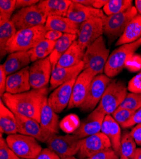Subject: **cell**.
Here are the masks:
<instances>
[{"instance_id": "obj_1", "label": "cell", "mask_w": 141, "mask_h": 159, "mask_svg": "<svg viewBox=\"0 0 141 159\" xmlns=\"http://www.w3.org/2000/svg\"><path fill=\"white\" fill-rule=\"evenodd\" d=\"M48 87L41 89H32L17 94L5 92L2 98L6 107L15 114L34 119L38 122L43 102L48 97Z\"/></svg>"}, {"instance_id": "obj_2", "label": "cell", "mask_w": 141, "mask_h": 159, "mask_svg": "<svg viewBox=\"0 0 141 159\" xmlns=\"http://www.w3.org/2000/svg\"><path fill=\"white\" fill-rule=\"evenodd\" d=\"M46 32L45 25H38L17 31L6 45L7 54L15 52H28L44 39Z\"/></svg>"}, {"instance_id": "obj_3", "label": "cell", "mask_w": 141, "mask_h": 159, "mask_svg": "<svg viewBox=\"0 0 141 159\" xmlns=\"http://www.w3.org/2000/svg\"><path fill=\"white\" fill-rule=\"evenodd\" d=\"M109 56L110 50L101 36L86 48L83 59L84 70H91L96 76L102 74Z\"/></svg>"}, {"instance_id": "obj_4", "label": "cell", "mask_w": 141, "mask_h": 159, "mask_svg": "<svg viewBox=\"0 0 141 159\" xmlns=\"http://www.w3.org/2000/svg\"><path fill=\"white\" fill-rule=\"evenodd\" d=\"M141 46V38L137 41L120 46L112 52L106 64L104 73L111 78L118 75L125 68L127 59Z\"/></svg>"}, {"instance_id": "obj_5", "label": "cell", "mask_w": 141, "mask_h": 159, "mask_svg": "<svg viewBox=\"0 0 141 159\" xmlns=\"http://www.w3.org/2000/svg\"><path fill=\"white\" fill-rule=\"evenodd\" d=\"M6 140L10 148L21 159H33L43 150L38 141L31 136L17 133L7 136Z\"/></svg>"}, {"instance_id": "obj_6", "label": "cell", "mask_w": 141, "mask_h": 159, "mask_svg": "<svg viewBox=\"0 0 141 159\" xmlns=\"http://www.w3.org/2000/svg\"><path fill=\"white\" fill-rule=\"evenodd\" d=\"M127 94V87L123 82L113 80L102 96L97 107L106 115H111L120 107Z\"/></svg>"}, {"instance_id": "obj_7", "label": "cell", "mask_w": 141, "mask_h": 159, "mask_svg": "<svg viewBox=\"0 0 141 159\" xmlns=\"http://www.w3.org/2000/svg\"><path fill=\"white\" fill-rule=\"evenodd\" d=\"M81 143L82 139L73 134L65 136L55 134L50 136L45 143L47 148L53 151L62 159L77 154Z\"/></svg>"}, {"instance_id": "obj_8", "label": "cell", "mask_w": 141, "mask_h": 159, "mask_svg": "<svg viewBox=\"0 0 141 159\" xmlns=\"http://www.w3.org/2000/svg\"><path fill=\"white\" fill-rule=\"evenodd\" d=\"M137 15L138 11L135 7H132L124 12L106 16L103 19L104 33L109 39L120 38L126 25Z\"/></svg>"}, {"instance_id": "obj_9", "label": "cell", "mask_w": 141, "mask_h": 159, "mask_svg": "<svg viewBox=\"0 0 141 159\" xmlns=\"http://www.w3.org/2000/svg\"><path fill=\"white\" fill-rule=\"evenodd\" d=\"M11 20L17 31H20L38 25H45L47 17L36 4L18 10L13 15Z\"/></svg>"}, {"instance_id": "obj_10", "label": "cell", "mask_w": 141, "mask_h": 159, "mask_svg": "<svg viewBox=\"0 0 141 159\" xmlns=\"http://www.w3.org/2000/svg\"><path fill=\"white\" fill-rule=\"evenodd\" d=\"M113 80L106 75L96 76L91 84L86 98L80 106L83 111H93L99 104L102 96Z\"/></svg>"}, {"instance_id": "obj_11", "label": "cell", "mask_w": 141, "mask_h": 159, "mask_svg": "<svg viewBox=\"0 0 141 159\" xmlns=\"http://www.w3.org/2000/svg\"><path fill=\"white\" fill-rule=\"evenodd\" d=\"M53 67L49 57L32 62L29 68V80L32 89H41L48 87L50 82Z\"/></svg>"}, {"instance_id": "obj_12", "label": "cell", "mask_w": 141, "mask_h": 159, "mask_svg": "<svg viewBox=\"0 0 141 159\" xmlns=\"http://www.w3.org/2000/svg\"><path fill=\"white\" fill-rule=\"evenodd\" d=\"M110 148H112V147L109 138L100 132L82 139L77 155L80 159H87L102 150Z\"/></svg>"}, {"instance_id": "obj_13", "label": "cell", "mask_w": 141, "mask_h": 159, "mask_svg": "<svg viewBox=\"0 0 141 159\" xmlns=\"http://www.w3.org/2000/svg\"><path fill=\"white\" fill-rule=\"evenodd\" d=\"M96 75L89 69L84 70L77 78L68 109L79 108L84 101L93 80Z\"/></svg>"}, {"instance_id": "obj_14", "label": "cell", "mask_w": 141, "mask_h": 159, "mask_svg": "<svg viewBox=\"0 0 141 159\" xmlns=\"http://www.w3.org/2000/svg\"><path fill=\"white\" fill-rule=\"evenodd\" d=\"M103 33V19L101 18L92 19L80 25L77 42L81 47L85 50L89 45L102 36Z\"/></svg>"}, {"instance_id": "obj_15", "label": "cell", "mask_w": 141, "mask_h": 159, "mask_svg": "<svg viewBox=\"0 0 141 159\" xmlns=\"http://www.w3.org/2000/svg\"><path fill=\"white\" fill-rule=\"evenodd\" d=\"M105 116V113L97 107L81 122L79 127L73 132V134L82 139L99 133L101 130L102 124Z\"/></svg>"}, {"instance_id": "obj_16", "label": "cell", "mask_w": 141, "mask_h": 159, "mask_svg": "<svg viewBox=\"0 0 141 159\" xmlns=\"http://www.w3.org/2000/svg\"><path fill=\"white\" fill-rule=\"evenodd\" d=\"M76 79L59 86L48 98V104L56 113H60L68 107Z\"/></svg>"}, {"instance_id": "obj_17", "label": "cell", "mask_w": 141, "mask_h": 159, "mask_svg": "<svg viewBox=\"0 0 141 159\" xmlns=\"http://www.w3.org/2000/svg\"><path fill=\"white\" fill-rule=\"evenodd\" d=\"M67 17L73 22L81 25L82 23L90 19L95 18L104 19L106 16L102 10L96 9L91 7H86L72 2Z\"/></svg>"}, {"instance_id": "obj_18", "label": "cell", "mask_w": 141, "mask_h": 159, "mask_svg": "<svg viewBox=\"0 0 141 159\" xmlns=\"http://www.w3.org/2000/svg\"><path fill=\"white\" fill-rule=\"evenodd\" d=\"M15 115L19 134L33 137L37 141L43 143H46L50 137L43 130L39 122L34 119L17 114Z\"/></svg>"}, {"instance_id": "obj_19", "label": "cell", "mask_w": 141, "mask_h": 159, "mask_svg": "<svg viewBox=\"0 0 141 159\" xmlns=\"http://www.w3.org/2000/svg\"><path fill=\"white\" fill-rule=\"evenodd\" d=\"M84 70L83 61L73 67L63 68L56 66L53 69L50 79L49 90H55L59 86L77 78Z\"/></svg>"}, {"instance_id": "obj_20", "label": "cell", "mask_w": 141, "mask_h": 159, "mask_svg": "<svg viewBox=\"0 0 141 159\" xmlns=\"http://www.w3.org/2000/svg\"><path fill=\"white\" fill-rule=\"evenodd\" d=\"M29 68V66H27L7 76L6 92L10 94H17L31 90Z\"/></svg>"}, {"instance_id": "obj_21", "label": "cell", "mask_w": 141, "mask_h": 159, "mask_svg": "<svg viewBox=\"0 0 141 159\" xmlns=\"http://www.w3.org/2000/svg\"><path fill=\"white\" fill-rule=\"evenodd\" d=\"M39 124L46 133L51 136L59 132V116L48 101V97L43 102L40 113Z\"/></svg>"}, {"instance_id": "obj_22", "label": "cell", "mask_w": 141, "mask_h": 159, "mask_svg": "<svg viewBox=\"0 0 141 159\" xmlns=\"http://www.w3.org/2000/svg\"><path fill=\"white\" fill-rule=\"evenodd\" d=\"M45 28L47 31L54 30L63 34L78 35L80 25L73 22L67 17L51 16L47 18Z\"/></svg>"}, {"instance_id": "obj_23", "label": "cell", "mask_w": 141, "mask_h": 159, "mask_svg": "<svg viewBox=\"0 0 141 159\" xmlns=\"http://www.w3.org/2000/svg\"><path fill=\"white\" fill-rule=\"evenodd\" d=\"M71 3L70 0H41L37 6L47 18L51 16L67 17Z\"/></svg>"}, {"instance_id": "obj_24", "label": "cell", "mask_w": 141, "mask_h": 159, "mask_svg": "<svg viewBox=\"0 0 141 159\" xmlns=\"http://www.w3.org/2000/svg\"><path fill=\"white\" fill-rule=\"evenodd\" d=\"M31 62L28 52H15L10 54L2 65L6 75L9 76L29 66Z\"/></svg>"}, {"instance_id": "obj_25", "label": "cell", "mask_w": 141, "mask_h": 159, "mask_svg": "<svg viewBox=\"0 0 141 159\" xmlns=\"http://www.w3.org/2000/svg\"><path fill=\"white\" fill-rule=\"evenodd\" d=\"M85 52V50L81 47L77 40H76L59 59L56 66L69 68L78 65L83 61Z\"/></svg>"}, {"instance_id": "obj_26", "label": "cell", "mask_w": 141, "mask_h": 159, "mask_svg": "<svg viewBox=\"0 0 141 159\" xmlns=\"http://www.w3.org/2000/svg\"><path fill=\"white\" fill-rule=\"evenodd\" d=\"M141 38V16L138 14L126 25L123 34L115 43L121 46L137 41Z\"/></svg>"}, {"instance_id": "obj_27", "label": "cell", "mask_w": 141, "mask_h": 159, "mask_svg": "<svg viewBox=\"0 0 141 159\" xmlns=\"http://www.w3.org/2000/svg\"><path fill=\"white\" fill-rule=\"evenodd\" d=\"M0 129L2 133L8 136L18 133L15 115L4 104L2 99L0 101Z\"/></svg>"}, {"instance_id": "obj_28", "label": "cell", "mask_w": 141, "mask_h": 159, "mask_svg": "<svg viewBox=\"0 0 141 159\" xmlns=\"http://www.w3.org/2000/svg\"><path fill=\"white\" fill-rule=\"evenodd\" d=\"M77 39L78 35L63 34L59 39L55 42L54 50L49 56L53 69L55 68L61 56L65 54L75 41L77 40Z\"/></svg>"}, {"instance_id": "obj_29", "label": "cell", "mask_w": 141, "mask_h": 159, "mask_svg": "<svg viewBox=\"0 0 141 159\" xmlns=\"http://www.w3.org/2000/svg\"><path fill=\"white\" fill-rule=\"evenodd\" d=\"M55 45V42L48 39H43L34 48L28 51L32 62L45 59L53 52Z\"/></svg>"}, {"instance_id": "obj_30", "label": "cell", "mask_w": 141, "mask_h": 159, "mask_svg": "<svg viewBox=\"0 0 141 159\" xmlns=\"http://www.w3.org/2000/svg\"><path fill=\"white\" fill-rule=\"evenodd\" d=\"M17 30L11 20L0 25V55L2 59L7 54L6 48L10 39L17 33Z\"/></svg>"}, {"instance_id": "obj_31", "label": "cell", "mask_w": 141, "mask_h": 159, "mask_svg": "<svg viewBox=\"0 0 141 159\" xmlns=\"http://www.w3.org/2000/svg\"><path fill=\"white\" fill-rule=\"evenodd\" d=\"M132 7V0H110L103 7V11L110 16L124 12Z\"/></svg>"}, {"instance_id": "obj_32", "label": "cell", "mask_w": 141, "mask_h": 159, "mask_svg": "<svg viewBox=\"0 0 141 159\" xmlns=\"http://www.w3.org/2000/svg\"><path fill=\"white\" fill-rule=\"evenodd\" d=\"M136 145L131 132L125 130L121 138V154L130 159H133L137 149Z\"/></svg>"}, {"instance_id": "obj_33", "label": "cell", "mask_w": 141, "mask_h": 159, "mask_svg": "<svg viewBox=\"0 0 141 159\" xmlns=\"http://www.w3.org/2000/svg\"><path fill=\"white\" fill-rule=\"evenodd\" d=\"M108 138L111 141L113 150L118 155H121V129L120 125L113 118Z\"/></svg>"}, {"instance_id": "obj_34", "label": "cell", "mask_w": 141, "mask_h": 159, "mask_svg": "<svg viewBox=\"0 0 141 159\" xmlns=\"http://www.w3.org/2000/svg\"><path fill=\"white\" fill-rule=\"evenodd\" d=\"M16 0L0 1V25L11 20L12 14L15 10Z\"/></svg>"}, {"instance_id": "obj_35", "label": "cell", "mask_w": 141, "mask_h": 159, "mask_svg": "<svg viewBox=\"0 0 141 159\" xmlns=\"http://www.w3.org/2000/svg\"><path fill=\"white\" fill-rule=\"evenodd\" d=\"M141 108V93H128L118 108L137 111Z\"/></svg>"}, {"instance_id": "obj_36", "label": "cell", "mask_w": 141, "mask_h": 159, "mask_svg": "<svg viewBox=\"0 0 141 159\" xmlns=\"http://www.w3.org/2000/svg\"><path fill=\"white\" fill-rule=\"evenodd\" d=\"M136 111L130 110L123 108H118L111 115L113 118L119 125H122L127 121H129L134 115Z\"/></svg>"}, {"instance_id": "obj_37", "label": "cell", "mask_w": 141, "mask_h": 159, "mask_svg": "<svg viewBox=\"0 0 141 159\" xmlns=\"http://www.w3.org/2000/svg\"><path fill=\"white\" fill-rule=\"evenodd\" d=\"M0 159H21L8 146L6 140L0 134Z\"/></svg>"}, {"instance_id": "obj_38", "label": "cell", "mask_w": 141, "mask_h": 159, "mask_svg": "<svg viewBox=\"0 0 141 159\" xmlns=\"http://www.w3.org/2000/svg\"><path fill=\"white\" fill-rule=\"evenodd\" d=\"M125 68L131 72H137L141 70V56L134 54L127 59Z\"/></svg>"}, {"instance_id": "obj_39", "label": "cell", "mask_w": 141, "mask_h": 159, "mask_svg": "<svg viewBox=\"0 0 141 159\" xmlns=\"http://www.w3.org/2000/svg\"><path fill=\"white\" fill-rule=\"evenodd\" d=\"M127 89L133 93H141V71L129 81Z\"/></svg>"}, {"instance_id": "obj_40", "label": "cell", "mask_w": 141, "mask_h": 159, "mask_svg": "<svg viewBox=\"0 0 141 159\" xmlns=\"http://www.w3.org/2000/svg\"><path fill=\"white\" fill-rule=\"evenodd\" d=\"M87 159H120V156L115 153L113 148H110L102 150Z\"/></svg>"}, {"instance_id": "obj_41", "label": "cell", "mask_w": 141, "mask_h": 159, "mask_svg": "<svg viewBox=\"0 0 141 159\" xmlns=\"http://www.w3.org/2000/svg\"><path fill=\"white\" fill-rule=\"evenodd\" d=\"M139 124H141V108L135 112L134 115L129 121H127L121 126L123 129H127Z\"/></svg>"}, {"instance_id": "obj_42", "label": "cell", "mask_w": 141, "mask_h": 159, "mask_svg": "<svg viewBox=\"0 0 141 159\" xmlns=\"http://www.w3.org/2000/svg\"><path fill=\"white\" fill-rule=\"evenodd\" d=\"M33 159H61L60 157L53 151L48 148L43 149L35 158Z\"/></svg>"}, {"instance_id": "obj_43", "label": "cell", "mask_w": 141, "mask_h": 159, "mask_svg": "<svg viewBox=\"0 0 141 159\" xmlns=\"http://www.w3.org/2000/svg\"><path fill=\"white\" fill-rule=\"evenodd\" d=\"M7 76H8L4 71L2 65L1 64V66H0V95H1V98L3 97L6 92Z\"/></svg>"}, {"instance_id": "obj_44", "label": "cell", "mask_w": 141, "mask_h": 159, "mask_svg": "<svg viewBox=\"0 0 141 159\" xmlns=\"http://www.w3.org/2000/svg\"><path fill=\"white\" fill-rule=\"evenodd\" d=\"M113 120V117L110 115H106L104 118V120L102 122L101 126V132L106 135L108 137L109 136L110 130L111 125V122Z\"/></svg>"}, {"instance_id": "obj_45", "label": "cell", "mask_w": 141, "mask_h": 159, "mask_svg": "<svg viewBox=\"0 0 141 159\" xmlns=\"http://www.w3.org/2000/svg\"><path fill=\"white\" fill-rule=\"evenodd\" d=\"M130 132L137 145L141 147V124L136 125Z\"/></svg>"}, {"instance_id": "obj_46", "label": "cell", "mask_w": 141, "mask_h": 159, "mask_svg": "<svg viewBox=\"0 0 141 159\" xmlns=\"http://www.w3.org/2000/svg\"><path fill=\"white\" fill-rule=\"evenodd\" d=\"M39 2V0H17L16 2L15 9L19 10L22 8L36 5Z\"/></svg>"}, {"instance_id": "obj_47", "label": "cell", "mask_w": 141, "mask_h": 159, "mask_svg": "<svg viewBox=\"0 0 141 159\" xmlns=\"http://www.w3.org/2000/svg\"><path fill=\"white\" fill-rule=\"evenodd\" d=\"M63 33L57 31H54V30H50V31H47L44 39H48V40L50 41H53V42H56L58 39H59L62 36Z\"/></svg>"}, {"instance_id": "obj_48", "label": "cell", "mask_w": 141, "mask_h": 159, "mask_svg": "<svg viewBox=\"0 0 141 159\" xmlns=\"http://www.w3.org/2000/svg\"><path fill=\"white\" fill-rule=\"evenodd\" d=\"M108 2V0H94L93 7L96 9L101 10V8H103Z\"/></svg>"}, {"instance_id": "obj_49", "label": "cell", "mask_w": 141, "mask_h": 159, "mask_svg": "<svg viewBox=\"0 0 141 159\" xmlns=\"http://www.w3.org/2000/svg\"><path fill=\"white\" fill-rule=\"evenodd\" d=\"M72 2L73 3L81 4L86 7H93V5L94 2V0H72Z\"/></svg>"}, {"instance_id": "obj_50", "label": "cell", "mask_w": 141, "mask_h": 159, "mask_svg": "<svg viewBox=\"0 0 141 159\" xmlns=\"http://www.w3.org/2000/svg\"><path fill=\"white\" fill-rule=\"evenodd\" d=\"M135 5L138 13H139V15L141 16V0H135Z\"/></svg>"}, {"instance_id": "obj_51", "label": "cell", "mask_w": 141, "mask_h": 159, "mask_svg": "<svg viewBox=\"0 0 141 159\" xmlns=\"http://www.w3.org/2000/svg\"><path fill=\"white\" fill-rule=\"evenodd\" d=\"M133 159H141V148H138L136 149Z\"/></svg>"}, {"instance_id": "obj_52", "label": "cell", "mask_w": 141, "mask_h": 159, "mask_svg": "<svg viewBox=\"0 0 141 159\" xmlns=\"http://www.w3.org/2000/svg\"><path fill=\"white\" fill-rule=\"evenodd\" d=\"M120 159H130V158H129L128 157L124 156L123 155H122V154H121L120 156Z\"/></svg>"}, {"instance_id": "obj_53", "label": "cell", "mask_w": 141, "mask_h": 159, "mask_svg": "<svg viewBox=\"0 0 141 159\" xmlns=\"http://www.w3.org/2000/svg\"><path fill=\"white\" fill-rule=\"evenodd\" d=\"M62 159H77V158L74 156H72V157H68L64 158H62Z\"/></svg>"}]
</instances>
